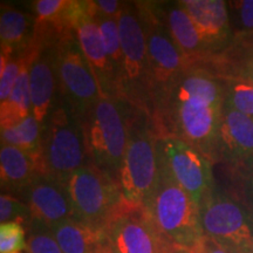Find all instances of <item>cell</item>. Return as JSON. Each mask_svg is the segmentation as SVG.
Instances as JSON below:
<instances>
[{"instance_id": "20", "label": "cell", "mask_w": 253, "mask_h": 253, "mask_svg": "<svg viewBox=\"0 0 253 253\" xmlns=\"http://www.w3.org/2000/svg\"><path fill=\"white\" fill-rule=\"evenodd\" d=\"M36 27L33 14L2 4L0 9L1 54L23 55L34 43Z\"/></svg>"}, {"instance_id": "6", "label": "cell", "mask_w": 253, "mask_h": 253, "mask_svg": "<svg viewBox=\"0 0 253 253\" xmlns=\"http://www.w3.org/2000/svg\"><path fill=\"white\" fill-rule=\"evenodd\" d=\"M143 27L148 55V77L151 115L162 102L168 90L190 63L173 42L169 31L161 15L158 2H136Z\"/></svg>"}, {"instance_id": "15", "label": "cell", "mask_w": 253, "mask_h": 253, "mask_svg": "<svg viewBox=\"0 0 253 253\" xmlns=\"http://www.w3.org/2000/svg\"><path fill=\"white\" fill-rule=\"evenodd\" d=\"M95 5L93 11L79 21L75 27L79 43L93 72L102 97L119 99V86L110 59L101 38L99 26L95 19Z\"/></svg>"}, {"instance_id": "17", "label": "cell", "mask_w": 253, "mask_h": 253, "mask_svg": "<svg viewBox=\"0 0 253 253\" xmlns=\"http://www.w3.org/2000/svg\"><path fill=\"white\" fill-rule=\"evenodd\" d=\"M40 173L42 170L38 158L17 147L1 144L0 178L2 192L21 199Z\"/></svg>"}, {"instance_id": "29", "label": "cell", "mask_w": 253, "mask_h": 253, "mask_svg": "<svg viewBox=\"0 0 253 253\" xmlns=\"http://www.w3.org/2000/svg\"><path fill=\"white\" fill-rule=\"evenodd\" d=\"M27 246V233L19 223H5L0 225V253L20 252Z\"/></svg>"}, {"instance_id": "25", "label": "cell", "mask_w": 253, "mask_h": 253, "mask_svg": "<svg viewBox=\"0 0 253 253\" xmlns=\"http://www.w3.org/2000/svg\"><path fill=\"white\" fill-rule=\"evenodd\" d=\"M224 103L253 119V81L242 75L224 81Z\"/></svg>"}, {"instance_id": "3", "label": "cell", "mask_w": 253, "mask_h": 253, "mask_svg": "<svg viewBox=\"0 0 253 253\" xmlns=\"http://www.w3.org/2000/svg\"><path fill=\"white\" fill-rule=\"evenodd\" d=\"M89 163L82 120L58 95L42 126V173L67 184L77 170Z\"/></svg>"}, {"instance_id": "36", "label": "cell", "mask_w": 253, "mask_h": 253, "mask_svg": "<svg viewBox=\"0 0 253 253\" xmlns=\"http://www.w3.org/2000/svg\"><path fill=\"white\" fill-rule=\"evenodd\" d=\"M91 253H104V252L101 249H99V250H96V251H94V252H91Z\"/></svg>"}, {"instance_id": "2", "label": "cell", "mask_w": 253, "mask_h": 253, "mask_svg": "<svg viewBox=\"0 0 253 253\" xmlns=\"http://www.w3.org/2000/svg\"><path fill=\"white\" fill-rule=\"evenodd\" d=\"M142 207L173 248L198 251L204 239L199 205L163 168L160 167L156 185Z\"/></svg>"}, {"instance_id": "18", "label": "cell", "mask_w": 253, "mask_h": 253, "mask_svg": "<svg viewBox=\"0 0 253 253\" xmlns=\"http://www.w3.org/2000/svg\"><path fill=\"white\" fill-rule=\"evenodd\" d=\"M158 8L173 42L192 66L210 47L179 1L158 2Z\"/></svg>"}, {"instance_id": "23", "label": "cell", "mask_w": 253, "mask_h": 253, "mask_svg": "<svg viewBox=\"0 0 253 253\" xmlns=\"http://www.w3.org/2000/svg\"><path fill=\"white\" fill-rule=\"evenodd\" d=\"M0 129H1V144L12 145V147H17L19 149L26 151L32 156L38 158L41 164L42 128L33 114L15 125L1 126Z\"/></svg>"}, {"instance_id": "19", "label": "cell", "mask_w": 253, "mask_h": 253, "mask_svg": "<svg viewBox=\"0 0 253 253\" xmlns=\"http://www.w3.org/2000/svg\"><path fill=\"white\" fill-rule=\"evenodd\" d=\"M182 7L192 19L209 47L220 45L230 33V18L225 1L221 0H183Z\"/></svg>"}, {"instance_id": "7", "label": "cell", "mask_w": 253, "mask_h": 253, "mask_svg": "<svg viewBox=\"0 0 253 253\" xmlns=\"http://www.w3.org/2000/svg\"><path fill=\"white\" fill-rule=\"evenodd\" d=\"M66 186L73 218L100 232L125 203L119 182L91 163L73 173Z\"/></svg>"}, {"instance_id": "1", "label": "cell", "mask_w": 253, "mask_h": 253, "mask_svg": "<svg viewBox=\"0 0 253 253\" xmlns=\"http://www.w3.org/2000/svg\"><path fill=\"white\" fill-rule=\"evenodd\" d=\"M224 81L194 66L185 69L157 106L151 121L157 136H172L217 161Z\"/></svg>"}, {"instance_id": "16", "label": "cell", "mask_w": 253, "mask_h": 253, "mask_svg": "<svg viewBox=\"0 0 253 253\" xmlns=\"http://www.w3.org/2000/svg\"><path fill=\"white\" fill-rule=\"evenodd\" d=\"M253 155V119L224 103L217 136V161L233 168Z\"/></svg>"}, {"instance_id": "33", "label": "cell", "mask_w": 253, "mask_h": 253, "mask_svg": "<svg viewBox=\"0 0 253 253\" xmlns=\"http://www.w3.org/2000/svg\"><path fill=\"white\" fill-rule=\"evenodd\" d=\"M197 253H237V252L229 248H226V246L221 245L220 243L216 242V240L210 238V237L204 236V239L203 242H202L201 248H199Z\"/></svg>"}, {"instance_id": "34", "label": "cell", "mask_w": 253, "mask_h": 253, "mask_svg": "<svg viewBox=\"0 0 253 253\" xmlns=\"http://www.w3.org/2000/svg\"><path fill=\"white\" fill-rule=\"evenodd\" d=\"M242 77H244L246 79H249V80L253 81V59L250 60L248 67H246L244 73L242 74Z\"/></svg>"}, {"instance_id": "27", "label": "cell", "mask_w": 253, "mask_h": 253, "mask_svg": "<svg viewBox=\"0 0 253 253\" xmlns=\"http://www.w3.org/2000/svg\"><path fill=\"white\" fill-rule=\"evenodd\" d=\"M25 53L23 55L1 54L0 56V102H5L13 89L17 79L23 69Z\"/></svg>"}, {"instance_id": "14", "label": "cell", "mask_w": 253, "mask_h": 253, "mask_svg": "<svg viewBox=\"0 0 253 253\" xmlns=\"http://www.w3.org/2000/svg\"><path fill=\"white\" fill-rule=\"evenodd\" d=\"M36 41L38 49L30 66V90L32 114L42 128L59 95L54 56L55 42H41L37 39Z\"/></svg>"}, {"instance_id": "13", "label": "cell", "mask_w": 253, "mask_h": 253, "mask_svg": "<svg viewBox=\"0 0 253 253\" xmlns=\"http://www.w3.org/2000/svg\"><path fill=\"white\" fill-rule=\"evenodd\" d=\"M31 210L32 220L52 229L60 221L73 218V209L66 184L40 173L21 198Z\"/></svg>"}, {"instance_id": "32", "label": "cell", "mask_w": 253, "mask_h": 253, "mask_svg": "<svg viewBox=\"0 0 253 253\" xmlns=\"http://www.w3.org/2000/svg\"><path fill=\"white\" fill-rule=\"evenodd\" d=\"M238 15L242 27L245 31H253V0L238 2Z\"/></svg>"}, {"instance_id": "22", "label": "cell", "mask_w": 253, "mask_h": 253, "mask_svg": "<svg viewBox=\"0 0 253 253\" xmlns=\"http://www.w3.org/2000/svg\"><path fill=\"white\" fill-rule=\"evenodd\" d=\"M52 231L62 253H91L101 248L102 232L74 218L60 221Z\"/></svg>"}, {"instance_id": "35", "label": "cell", "mask_w": 253, "mask_h": 253, "mask_svg": "<svg viewBox=\"0 0 253 253\" xmlns=\"http://www.w3.org/2000/svg\"><path fill=\"white\" fill-rule=\"evenodd\" d=\"M240 253H253V243L250 246H248V248H246L244 251L240 252Z\"/></svg>"}, {"instance_id": "5", "label": "cell", "mask_w": 253, "mask_h": 253, "mask_svg": "<svg viewBox=\"0 0 253 253\" xmlns=\"http://www.w3.org/2000/svg\"><path fill=\"white\" fill-rule=\"evenodd\" d=\"M131 104L102 97L82 119L89 163L119 182L126 154Z\"/></svg>"}, {"instance_id": "24", "label": "cell", "mask_w": 253, "mask_h": 253, "mask_svg": "<svg viewBox=\"0 0 253 253\" xmlns=\"http://www.w3.org/2000/svg\"><path fill=\"white\" fill-rule=\"evenodd\" d=\"M96 11V9H95ZM97 26H99L101 38L106 47L107 54H108L110 62L115 73L116 80L119 86V99H120V84H121L122 67H123V55L121 47V38H120V30L118 19L108 18L95 13Z\"/></svg>"}, {"instance_id": "8", "label": "cell", "mask_w": 253, "mask_h": 253, "mask_svg": "<svg viewBox=\"0 0 253 253\" xmlns=\"http://www.w3.org/2000/svg\"><path fill=\"white\" fill-rule=\"evenodd\" d=\"M123 55L120 99L151 115L147 42L136 2H125L118 18Z\"/></svg>"}, {"instance_id": "37", "label": "cell", "mask_w": 253, "mask_h": 253, "mask_svg": "<svg viewBox=\"0 0 253 253\" xmlns=\"http://www.w3.org/2000/svg\"><path fill=\"white\" fill-rule=\"evenodd\" d=\"M177 253H197V252H189V251H178Z\"/></svg>"}, {"instance_id": "28", "label": "cell", "mask_w": 253, "mask_h": 253, "mask_svg": "<svg viewBox=\"0 0 253 253\" xmlns=\"http://www.w3.org/2000/svg\"><path fill=\"white\" fill-rule=\"evenodd\" d=\"M0 221L19 223L26 227L32 221V214L28 205L13 195L1 192L0 196Z\"/></svg>"}, {"instance_id": "10", "label": "cell", "mask_w": 253, "mask_h": 253, "mask_svg": "<svg viewBox=\"0 0 253 253\" xmlns=\"http://www.w3.org/2000/svg\"><path fill=\"white\" fill-rule=\"evenodd\" d=\"M104 253H177L143 207L123 203L102 230Z\"/></svg>"}, {"instance_id": "9", "label": "cell", "mask_w": 253, "mask_h": 253, "mask_svg": "<svg viewBox=\"0 0 253 253\" xmlns=\"http://www.w3.org/2000/svg\"><path fill=\"white\" fill-rule=\"evenodd\" d=\"M54 56L59 95L71 104L82 120L99 102L101 93L75 32L56 41Z\"/></svg>"}, {"instance_id": "11", "label": "cell", "mask_w": 253, "mask_h": 253, "mask_svg": "<svg viewBox=\"0 0 253 253\" xmlns=\"http://www.w3.org/2000/svg\"><path fill=\"white\" fill-rule=\"evenodd\" d=\"M204 236L237 253L253 243V217L248 208L216 186L199 204Z\"/></svg>"}, {"instance_id": "26", "label": "cell", "mask_w": 253, "mask_h": 253, "mask_svg": "<svg viewBox=\"0 0 253 253\" xmlns=\"http://www.w3.org/2000/svg\"><path fill=\"white\" fill-rule=\"evenodd\" d=\"M25 229L27 233V253H62L49 226L32 220Z\"/></svg>"}, {"instance_id": "31", "label": "cell", "mask_w": 253, "mask_h": 253, "mask_svg": "<svg viewBox=\"0 0 253 253\" xmlns=\"http://www.w3.org/2000/svg\"><path fill=\"white\" fill-rule=\"evenodd\" d=\"M123 4L125 2L118 1V0H96L94 1L96 13L115 19H118L121 13Z\"/></svg>"}, {"instance_id": "4", "label": "cell", "mask_w": 253, "mask_h": 253, "mask_svg": "<svg viewBox=\"0 0 253 253\" xmlns=\"http://www.w3.org/2000/svg\"><path fill=\"white\" fill-rule=\"evenodd\" d=\"M126 154L119 173V185L126 204L142 207L158 178L157 134L151 118L131 106Z\"/></svg>"}, {"instance_id": "30", "label": "cell", "mask_w": 253, "mask_h": 253, "mask_svg": "<svg viewBox=\"0 0 253 253\" xmlns=\"http://www.w3.org/2000/svg\"><path fill=\"white\" fill-rule=\"evenodd\" d=\"M237 182L242 186L244 195L253 202V155L235 167Z\"/></svg>"}, {"instance_id": "38", "label": "cell", "mask_w": 253, "mask_h": 253, "mask_svg": "<svg viewBox=\"0 0 253 253\" xmlns=\"http://www.w3.org/2000/svg\"><path fill=\"white\" fill-rule=\"evenodd\" d=\"M14 253H21V252H14Z\"/></svg>"}, {"instance_id": "12", "label": "cell", "mask_w": 253, "mask_h": 253, "mask_svg": "<svg viewBox=\"0 0 253 253\" xmlns=\"http://www.w3.org/2000/svg\"><path fill=\"white\" fill-rule=\"evenodd\" d=\"M158 166L184 189L198 205L214 188L211 161L186 142L157 136Z\"/></svg>"}, {"instance_id": "21", "label": "cell", "mask_w": 253, "mask_h": 253, "mask_svg": "<svg viewBox=\"0 0 253 253\" xmlns=\"http://www.w3.org/2000/svg\"><path fill=\"white\" fill-rule=\"evenodd\" d=\"M38 49V42L25 52V62L8 99L0 106V126H7L23 121L32 114L30 90V66Z\"/></svg>"}]
</instances>
